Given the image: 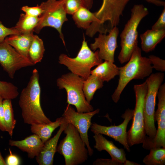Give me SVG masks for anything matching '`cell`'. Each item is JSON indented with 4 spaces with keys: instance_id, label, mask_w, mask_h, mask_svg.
Returning a JSON list of instances; mask_svg holds the SVG:
<instances>
[{
    "instance_id": "1",
    "label": "cell",
    "mask_w": 165,
    "mask_h": 165,
    "mask_svg": "<svg viewBox=\"0 0 165 165\" xmlns=\"http://www.w3.org/2000/svg\"><path fill=\"white\" fill-rule=\"evenodd\" d=\"M41 91L38 72L35 68L27 86L22 90L19 101L22 118L25 123L31 125L52 122L46 116L42 108Z\"/></svg>"
},
{
    "instance_id": "2",
    "label": "cell",
    "mask_w": 165,
    "mask_h": 165,
    "mask_svg": "<svg viewBox=\"0 0 165 165\" xmlns=\"http://www.w3.org/2000/svg\"><path fill=\"white\" fill-rule=\"evenodd\" d=\"M141 50L138 46L128 62L119 67V78L117 87L112 95L113 101L117 103L128 84L134 79H143L152 73L153 68L148 58L142 56Z\"/></svg>"
},
{
    "instance_id": "3",
    "label": "cell",
    "mask_w": 165,
    "mask_h": 165,
    "mask_svg": "<svg viewBox=\"0 0 165 165\" xmlns=\"http://www.w3.org/2000/svg\"><path fill=\"white\" fill-rule=\"evenodd\" d=\"M130 0H103L102 5L97 12L94 13L95 21L90 26L94 33H102L106 29L108 23L111 29L117 26L119 23L120 16ZM158 6H165L164 1L161 0H145Z\"/></svg>"
},
{
    "instance_id": "4",
    "label": "cell",
    "mask_w": 165,
    "mask_h": 165,
    "mask_svg": "<svg viewBox=\"0 0 165 165\" xmlns=\"http://www.w3.org/2000/svg\"><path fill=\"white\" fill-rule=\"evenodd\" d=\"M148 13V9L142 4L135 5L131 9L130 18L120 35L121 50L118 59L121 64L129 60L138 46V28L141 20Z\"/></svg>"
},
{
    "instance_id": "5",
    "label": "cell",
    "mask_w": 165,
    "mask_h": 165,
    "mask_svg": "<svg viewBox=\"0 0 165 165\" xmlns=\"http://www.w3.org/2000/svg\"><path fill=\"white\" fill-rule=\"evenodd\" d=\"M63 131L66 136L57 146L56 152L63 156L65 164L77 165L85 162L88 151L77 129L69 123Z\"/></svg>"
},
{
    "instance_id": "6",
    "label": "cell",
    "mask_w": 165,
    "mask_h": 165,
    "mask_svg": "<svg viewBox=\"0 0 165 165\" xmlns=\"http://www.w3.org/2000/svg\"><path fill=\"white\" fill-rule=\"evenodd\" d=\"M58 60L59 64L66 66L71 72L84 80L90 75L92 67L103 62L99 56L98 50L93 51L84 37L81 48L76 57H70L63 53L59 56Z\"/></svg>"
},
{
    "instance_id": "7",
    "label": "cell",
    "mask_w": 165,
    "mask_h": 165,
    "mask_svg": "<svg viewBox=\"0 0 165 165\" xmlns=\"http://www.w3.org/2000/svg\"><path fill=\"white\" fill-rule=\"evenodd\" d=\"M136 104L132 125L127 132V140L129 146L142 143L145 133L144 117V105L148 86L146 81L142 84L134 86Z\"/></svg>"
},
{
    "instance_id": "8",
    "label": "cell",
    "mask_w": 165,
    "mask_h": 165,
    "mask_svg": "<svg viewBox=\"0 0 165 165\" xmlns=\"http://www.w3.org/2000/svg\"><path fill=\"white\" fill-rule=\"evenodd\" d=\"M84 79L72 72L62 75L57 80L60 89H64L67 94V103L75 106L79 113L92 111L94 108L86 101L83 91Z\"/></svg>"
},
{
    "instance_id": "9",
    "label": "cell",
    "mask_w": 165,
    "mask_h": 165,
    "mask_svg": "<svg viewBox=\"0 0 165 165\" xmlns=\"http://www.w3.org/2000/svg\"><path fill=\"white\" fill-rule=\"evenodd\" d=\"M164 76V74L161 72L152 73L145 81L148 90L144 105L145 125L146 134L150 139L154 138L156 133L154 117L156 100Z\"/></svg>"
},
{
    "instance_id": "10",
    "label": "cell",
    "mask_w": 165,
    "mask_h": 165,
    "mask_svg": "<svg viewBox=\"0 0 165 165\" xmlns=\"http://www.w3.org/2000/svg\"><path fill=\"white\" fill-rule=\"evenodd\" d=\"M40 6L43 10L37 26L34 32L39 33L44 27H50L56 29L59 34L60 38L65 45L62 26L68 19L64 10L63 0H46Z\"/></svg>"
},
{
    "instance_id": "11",
    "label": "cell",
    "mask_w": 165,
    "mask_h": 165,
    "mask_svg": "<svg viewBox=\"0 0 165 165\" xmlns=\"http://www.w3.org/2000/svg\"><path fill=\"white\" fill-rule=\"evenodd\" d=\"M100 109H97L92 111L79 113L75 111L70 105H68L62 116L68 123L73 125L79 132L81 137L85 143L88 151L89 155L93 154V150L89 143L88 132L90 127L92 118L99 113Z\"/></svg>"
},
{
    "instance_id": "12",
    "label": "cell",
    "mask_w": 165,
    "mask_h": 165,
    "mask_svg": "<svg viewBox=\"0 0 165 165\" xmlns=\"http://www.w3.org/2000/svg\"><path fill=\"white\" fill-rule=\"evenodd\" d=\"M158 108L155 113V121H157V129L155 137L152 139L147 136L142 142V147L150 150L156 148H165V84H161L158 90Z\"/></svg>"
},
{
    "instance_id": "13",
    "label": "cell",
    "mask_w": 165,
    "mask_h": 165,
    "mask_svg": "<svg viewBox=\"0 0 165 165\" xmlns=\"http://www.w3.org/2000/svg\"><path fill=\"white\" fill-rule=\"evenodd\" d=\"M0 64L11 79L14 78L16 71L34 65L28 58L20 54L5 40L0 42Z\"/></svg>"
},
{
    "instance_id": "14",
    "label": "cell",
    "mask_w": 165,
    "mask_h": 165,
    "mask_svg": "<svg viewBox=\"0 0 165 165\" xmlns=\"http://www.w3.org/2000/svg\"><path fill=\"white\" fill-rule=\"evenodd\" d=\"M134 113V109H127L121 116L124 119L123 122L117 126H106L95 123H92L90 127L91 131L94 134H104L112 138L122 145L127 151L130 152V148L127 140V129L129 122L132 119Z\"/></svg>"
},
{
    "instance_id": "15",
    "label": "cell",
    "mask_w": 165,
    "mask_h": 165,
    "mask_svg": "<svg viewBox=\"0 0 165 165\" xmlns=\"http://www.w3.org/2000/svg\"><path fill=\"white\" fill-rule=\"evenodd\" d=\"M119 30L117 26L112 28L108 34L100 33L94 39V42L90 44L91 50L95 51L99 49L98 55L102 60L115 62L114 54L118 47L117 39Z\"/></svg>"
},
{
    "instance_id": "16",
    "label": "cell",
    "mask_w": 165,
    "mask_h": 165,
    "mask_svg": "<svg viewBox=\"0 0 165 165\" xmlns=\"http://www.w3.org/2000/svg\"><path fill=\"white\" fill-rule=\"evenodd\" d=\"M62 123L56 135L49 139L44 144L42 149L36 157V160L40 165H52L53 158L56 152L59 138L64 128L69 123L62 117Z\"/></svg>"
},
{
    "instance_id": "17",
    "label": "cell",
    "mask_w": 165,
    "mask_h": 165,
    "mask_svg": "<svg viewBox=\"0 0 165 165\" xmlns=\"http://www.w3.org/2000/svg\"><path fill=\"white\" fill-rule=\"evenodd\" d=\"M94 134L93 138L95 144L94 147L99 152L105 150L110 156L112 160L124 165L127 159L124 149L118 148L112 141L108 140L102 134L96 133Z\"/></svg>"
},
{
    "instance_id": "18",
    "label": "cell",
    "mask_w": 165,
    "mask_h": 165,
    "mask_svg": "<svg viewBox=\"0 0 165 165\" xmlns=\"http://www.w3.org/2000/svg\"><path fill=\"white\" fill-rule=\"evenodd\" d=\"M43 143L37 135L34 134L20 141L10 140L9 144L15 146L22 151L26 152L28 157L33 159L36 157L42 151Z\"/></svg>"
},
{
    "instance_id": "19",
    "label": "cell",
    "mask_w": 165,
    "mask_h": 165,
    "mask_svg": "<svg viewBox=\"0 0 165 165\" xmlns=\"http://www.w3.org/2000/svg\"><path fill=\"white\" fill-rule=\"evenodd\" d=\"M34 35L33 33L12 35L6 37L5 41L20 54L28 58V51Z\"/></svg>"
},
{
    "instance_id": "20",
    "label": "cell",
    "mask_w": 165,
    "mask_h": 165,
    "mask_svg": "<svg viewBox=\"0 0 165 165\" xmlns=\"http://www.w3.org/2000/svg\"><path fill=\"white\" fill-rule=\"evenodd\" d=\"M165 36V29L148 30L140 35L141 50L145 53L153 50Z\"/></svg>"
},
{
    "instance_id": "21",
    "label": "cell",
    "mask_w": 165,
    "mask_h": 165,
    "mask_svg": "<svg viewBox=\"0 0 165 165\" xmlns=\"http://www.w3.org/2000/svg\"><path fill=\"white\" fill-rule=\"evenodd\" d=\"M90 74L96 76L104 82H108L119 75V67L111 61H105L91 71Z\"/></svg>"
},
{
    "instance_id": "22",
    "label": "cell",
    "mask_w": 165,
    "mask_h": 165,
    "mask_svg": "<svg viewBox=\"0 0 165 165\" xmlns=\"http://www.w3.org/2000/svg\"><path fill=\"white\" fill-rule=\"evenodd\" d=\"M62 120L61 117L57 118L55 121L48 123L32 124L31 130L32 133L38 135L45 143L50 138L54 130L60 126Z\"/></svg>"
},
{
    "instance_id": "23",
    "label": "cell",
    "mask_w": 165,
    "mask_h": 165,
    "mask_svg": "<svg viewBox=\"0 0 165 165\" xmlns=\"http://www.w3.org/2000/svg\"><path fill=\"white\" fill-rule=\"evenodd\" d=\"M39 20V17L30 16L22 13L20 14L18 21L13 27L19 34L33 33Z\"/></svg>"
},
{
    "instance_id": "24",
    "label": "cell",
    "mask_w": 165,
    "mask_h": 165,
    "mask_svg": "<svg viewBox=\"0 0 165 165\" xmlns=\"http://www.w3.org/2000/svg\"><path fill=\"white\" fill-rule=\"evenodd\" d=\"M72 15V18L77 27L86 30L95 20L94 13L83 6L81 7Z\"/></svg>"
},
{
    "instance_id": "25",
    "label": "cell",
    "mask_w": 165,
    "mask_h": 165,
    "mask_svg": "<svg viewBox=\"0 0 165 165\" xmlns=\"http://www.w3.org/2000/svg\"><path fill=\"white\" fill-rule=\"evenodd\" d=\"M103 82L99 78L92 74L84 80L83 91L86 99L89 103H90L96 91L103 87Z\"/></svg>"
},
{
    "instance_id": "26",
    "label": "cell",
    "mask_w": 165,
    "mask_h": 165,
    "mask_svg": "<svg viewBox=\"0 0 165 165\" xmlns=\"http://www.w3.org/2000/svg\"><path fill=\"white\" fill-rule=\"evenodd\" d=\"M45 51L42 40L34 35L28 53V58L34 64L41 61Z\"/></svg>"
},
{
    "instance_id": "27",
    "label": "cell",
    "mask_w": 165,
    "mask_h": 165,
    "mask_svg": "<svg viewBox=\"0 0 165 165\" xmlns=\"http://www.w3.org/2000/svg\"><path fill=\"white\" fill-rule=\"evenodd\" d=\"M3 104L4 108V118L6 131L7 132L9 135L12 137L16 123V120L14 118L11 100L3 99Z\"/></svg>"
},
{
    "instance_id": "28",
    "label": "cell",
    "mask_w": 165,
    "mask_h": 165,
    "mask_svg": "<svg viewBox=\"0 0 165 165\" xmlns=\"http://www.w3.org/2000/svg\"><path fill=\"white\" fill-rule=\"evenodd\" d=\"M149 154L143 159V162L146 165H164L165 148H156L150 150Z\"/></svg>"
},
{
    "instance_id": "29",
    "label": "cell",
    "mask_w": 165,
    "mask_h": 165,
    "mask_svg": "<svg viewBox=\"0 0 165 165\" xmlns=\"http://www.w3.org/2000/svg\"><path fill=\"white\" fill-rule=\"evenodd\" d=\"M19 95L18 88L12 83L0 81V96L3 99H13Z\"/></svg>"
},
{
    "instance_id": "30",
    "label": "cell",
    "mask_w": 165,
    "mask_h": 165,
    "mask_svg": "<svg viewBox=\"0 0 165 165\" xmlns=\"http://www.w3.org/2000/svg\"><path fill=\"white\" fill-rule=\"evenodd\" d=\"M64 7L67 13L72 15L83 6L81 0H63Z\"/></svg>"
},
{
    "instance_id": "31",
    "label": "cell",
    "mask_w": 165,
    "mask_h": 165,
    "mask_svg": "<svg viewBox=\"0 0 165 165\" xmlns=\"http://www.w3.org/2000/svg\"><path fill=\"white\" fill-rule=\"evenodd\" d=\"M21 10L26 15L35 17H39L43 12V9L38 5L33 7L24 6L21 8Z\"/></svg>"
},
{
    "instance_id": "32",
    "label": "cell",
    "mask_w": 165,
    "mask_h": 165,
    "mask_svg": "<svg viewBox=\"0 0 165 165\" xmlns=\"http://www.w3.org/2000/svg\"><path fill=\"white\" fill-rule=\"evenodd\" d=\"M152 68L157 71L161 72L165 71V61L154 55H151L148 57Z\"/></svg>"
},
{
    "instance_id": "33",
    "label": "cell",
    "mask_w": 165,
    "mask_h": 165,
    "mask_svg": "<svg viewBox=\"0 0 165 165\" xmlns=\"http://www.w3.org/2000/svg\"><path fill=\"white\" fill-rule=\"evenodd\" d=\"M18 34H19L18 32L14 27L7 28L0 21V42L4 41L8 36Z\"/></svg>"
},
{
    "instance_id": "34",
    "label": "cell",
    "mask_w": 165,
    "mask_h": 165,
    "mask_svg": "<svg viewBox=\"0 0 165 165\" xmlns=\"http://www.w3.org/2000/svg\"><path fill=\"white\" fill-rule=\"evenodd\" d=\"M163 29H165V6L158 20L152 27L153 30Z\"/></svg>"
},
{
    "instance_id": "35",
    "label": "cell",
    "mask_w": 165,
    "mask_h": 165,
    "mask_svg": "<svg viewBox=\"0 0 165 165\" xmlns=\"http://www.w3.org/2000/svg\"><path fill=\"white\" fill-rule=\"evenodd\" d=\"M93 165H123L119 162L111 159H97L94 161Z\"/></svg>"
},
{
    "instance_id": "36",
    "label": "cell",
    "mask_w": 165,
    "mask_h": 165,
    "mask_svg": "<svg viewBox=\"0 0 165 165\" xmlns=\"http://www.w3.org/2000/svg\"><path fill=\"white\" fill-rule=\"evenodd\" d=\"M10 154L6 157L5 161L7 165H18L20 163V160L16 155L12 154L9 149Z\"/></svg>"
},
{
    "instance_id": "37",
    "label": "cell",
    "mask_w": 165,
    "mask_h": 165,
    "mask_svg": "<svg viewBox=\"0 0 165 165\" xmlns=\"http://www.w3.org/2000/svg\"><path fill=\"white\" fill-rule=\"evenodd\" d=\"M3 99L0 96V130L6 131V127L4 118V108L3 104Z\"/></svg>"
},
{
    "instance_id": "38",
    "label": "cell",
    "mask_w": 165,
    "mask_h": 165,
    "mask_svg": "<svg viewBox=\"0 0 165 165\" xmlns=\"http://www.w3.org/2000/svg\"><path fill=\"white\" fill-rule=\"evenodd\" d=\"M83 6L90 9L91 8L93 5V0H81Z\"/></svg>"
},
{
    "instance_id": "39",
    "label": "cell",
    "mask_w": 165,
    "mask_h": 165,
    "mask_svg": "<svg viewBox=\"0 0 165 165\" xmlns=\"http://www.w3.org/2000/svg\"><path fill=\"white\" fill-rule=\"evenodd\" d=\"M139 165L140 164L136 163L133 161H131L127 160L124 164V165Z\"/></svg>"
},
{
    "instance_id": "40",
    "label": "cell",
    "mask_w": 165,
    "mask_h": 165,
    "mask_svg": "<svg viewBox=\"0 0 165 165\" xmlns=\"http://www.w3.org/2000/svg\"><path fill=\"white\" fill-rule=\"evenodd\" d=\"M0 165H7L5 160L3 157L0 152Z\"/></svg>"
}]
</instances>
